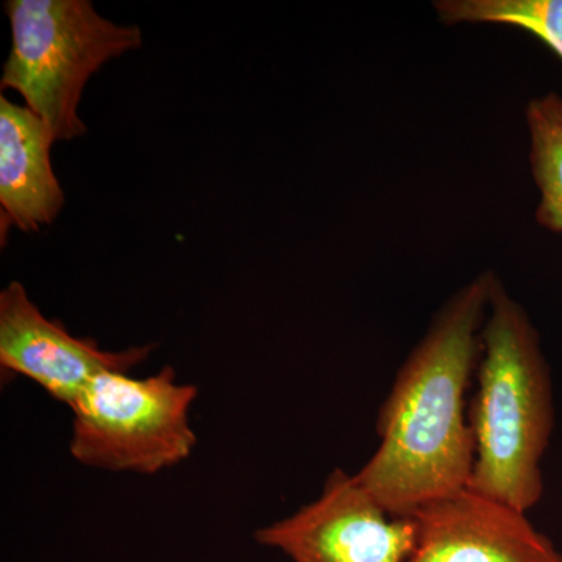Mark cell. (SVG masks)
<instances>
[{
	"label": "cell",
	"mask_w": 562,
	"mask_h": 562,
	"mask_svg": "<svg viewBox=\"0 0 562 562\" xmlns=\"http://www.w3.org/2000/svg\"><path fill=\"white\" fill-rule=\"evenodd\" d=\"M254 538L290 562H408L416 524L387 513L355 473L335 469L316 501L258 528Z\"/></svg>",
	"instance_id": "obj_5"
},
{
	"label": "cell",
	"mask_w": 562,
	"mask_h": 562,
	"mask_svg": "<svg viewBox=\"0 0 562 562\" xmlns=\"http://www.w3.org/2000/svg\"><path fill=\"white\" fill-rule=\"evenodd\" d=\"M5 11L13 41L0 87L20 92L55 139L85 135L79 105L88 80L138 49L139 29L105 20L88 0H10Z\"/></svg>",
	"instance_id": "obj_3"
},
{
	"label": "cell",
	"mask_w": 562,
	"mask_h": 562,
	"mask_svg": "<svg viewBox=\"0 0 562 562\" xmlns=\"http://www.w3.org/2000/svg\"><path fill=\"white\" fill-rule=\"evenodd\" d=\"M469 424L475 460L468 490L528 513L543 492L553 427L549 366L530 317L494 280Z\"/></svg>",
	"instance_id": "obj_2"
},
{
	"label": "cell",
	"mask_w": 562,
	"mask_h": 562,
	"mask_svg": "<svg viewBox=\"0 0 562 562\" xmlns=\"http://www.w3.org/2000/svg\"><path fill=\"white\" fill-rule=\"evenodd\" d=\"M416 543L408 562H562L527 513L471 490L412 514Z\"/></svg>",
	"instance_id": "obj_7"
},
{
	"label": "cell",
	"mask_w": 562,
	"mask_h": 562,
	"mask_svg": "<svg viewBox=\"0 0 562 562\" xmlns=\"http://www.w3.org/2000/svg\"><path fill=\"white\" fill-rule=\"evenodd\" d=\"M435 9L446 24L486 22L522 29L562 60V0H441Z\"/></svg>",
	"instance_id": "obj_10"
},
{
	"label": "cell",
	"mask_w": 562,
	"mask_h": 562,
	"mask_svg": "<svg viewBox=\"0 0 562 562\" xmlns=\"http://www.w3.org/2000/svg\"><path fill=\"white\" fill-rule=\"evenodd\" d=\"M154 346L102 350L76 338L58 321L40 312L20 281L0 292V366L38 384L54 401L72 408L95 376L131 372Z\"/></svg>",
	"instance_id": "obj_6"
},
{
	"label": "cell",
	"mask_w": 562,
	"mask_h": 562,
	"mask_svg": "<svg viewBox=\"0 0 562 562\" xmlns=\"http://www.w3.org/2000/svg\"><path fill=\"white\" fill-rule=\"evenodd\" d=\"M198 395V387L180 383L169 366L146 379L102 373L70 408V457L109 472L155 475L171 469L198 443L190 420Z\"/></svg>",
	"instance_id": "obj_4"
},
{
	"label": "cell",
	"mask_w": 562,
	"mask_h": 562,
	"mask_svg": "<svg viewBox=\"0 0 562 562\" xmlns=\"http://www.w3.org/2000/svg\"><path fill=\"white\" fill-rule=\"evenodd\" d=\"M531 173L541 191L536 220L547 231L562 233V98L542 95L527 109Z\"/></svg>",
	"instance_id": "obj_9"
},
{
	"label": "cell",
	"mask_w": 562,
	"mask_h": 562,
	"mask_svg": "<svg viewBox=\"0 0 562 562\" xmlns=\"http://www.w3.org/2000/svg\"><path fill=\"white\" fill-rule=\"evenodd\" d=\"M494 273L446 303L380 409V443L355 479L395 517L468 490L475 446L465 394L482 355Z\"/></svg>",
	"instance_id": "obj_1"
},
{
	"label": "cell",
	"mask_w": 562,
	"mask_h": 562,
	"mask_svg": "<svg viewBox=\"0 0 562 562\" xmlns=\"http://www.w3.org/2000/svg\"><path fill=\"white\" fill-rule=\"evenodd\" d=\"M55 140L32 110L0 98L2 235L11 225L38 232L60 214L65 194L50 162Z\"/></svg>",
	"instance_id": "obj_8"
}]
</instances>
